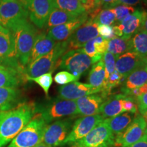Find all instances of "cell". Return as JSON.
I'll use <instances>...</instances> for the list:
<instances>
[{
  "label": "cell",
  "mask_w": 147,
  "mask_h": 147,
  "mask_svg": "<svg viewBox=\"0 0 147 147\" xmlns=\"http://www.w3.org/2000/svg\"><path fill=\"white\" fill-rule=\"evenodd\" d=\"M36 114V104L23 102L13 109L0 112V147L10 143Z\"/></svg>",
  "instance_id": "6da1fadb"
},
{
  "label": "cell",
  "mask_w": 147,
  "mask_h": 147,
  "mask_svg": "<svg viewBox=\"0 0 147 147\" xmlns=\"http://www.w3.org/2000/svg\"><path fill=\"white\" fill-rule=\"evenodd\" d=\"M14 38L18 63L25 71L29 63L31 52L38 36V29L28 20L21 21L10 30Z\"/></svg>",
  "instance_id": "7a4b0ae2"
},
{
  "label": "cell",
  "mask_w": 147,
  "mask_h": 147,
  "mask_svg": "<svg viewBox=\"0 0 147 147\" xmlns=\"http://www.w3.org/2000/svg\"><path fill=\"white\" fill-rule=\"evenodd\" d=\"M36 113H40L47 125L58 119L79 115L75 101L58 97L43 104H36Z\"/></svg>",
  "instance_id": "3957f363"
},
{
  "label": "cell",
  "mask_w": 147,
  "mask_h": 147,
  "mask_svg": "<svg viewBox=\"0 0 147 147\" xmlns=\"http://www.w3.org/2000/svg\"><path fill=\"white\" fill-rule=\"evenodd\" d=\"M67 51V41L58 42L49 53L27 66L24 71L25 78L26 77L36 78L49 71L57 69V61Z\"/></svg>",
  "instance_id": "277c9868"
},
{
  "label": "cell",
  "mask_w": 147,
  "mask_h": 147,
  "mask_svg": "<svg viewBox=\"0 0 147 147\" xmlns=\"http://www.w3.org/2000/svg\"><path fill=\"white\" fill-rule=\"evenodd\" d=\"M47 123L40 113H36L8 147H35L42 142Z\"/></svg>",
  "instance_id": "5b68a950"
},
{
  "label": "cell",
  "mask_w": 147,
  "mask_h": 147,
  "mask_svg": "<svg viewBox=\"0 0 147 147\" xmlns=\"http://www.w3.org/2000/svg\"><path fill=\"white\" fill-rule=\"evenodd\" d=\"M93 64L91 58L85 54L83 49H74L67 51L59 59L57 63V68L65 69L80 78V76L89 70Z\"/></svg>",
  "instance_id": "8992f818"
},
{
  "label": "cell",
  "mask_w": 147,
  "mask_h": 147,
  "mask_svg": "<svg viewBox=\"0 0 147 147\" xmlns=\"http://www.w3.org/2000/svg\"><path fill=\"white\" fill-rule=\"evenodd\" d=\"M29 18L28 10L20 0L0 1V25L11 30L15 25Z\"/></svg>",
  "instance_id": "52a82bcc"
},
{
  "label": "cell",
  "mask_w": 147,
  "mask_h": 147,
  "mask_svg": "<svg viewBox=\"0 0 147 147\" xmlns=\"http://www.w3.org/2000/svg\"><path fill=\"white\" fill-rule=\"evenodd\" d=\"M115 135L104 119L83 138L74 143L78 147H113Z\"/></svg>",
  "instance_id": "ba28073f"
},
{
  "label": "cell",
  "mask_w": 147,
  "mask_h": 147,
  "mask_svg": "<svg viewBox=\"0 0 147 147\" xmlns=\"http://www.w3.org/2000/svg\"><path fill=\"white\" fill-rule=\"evenodd\" d=\"M73 126V117L55 121L47 125L42 142L50 147L63 146V142L70 133Z\"/></svg>",
  "instance_id": "9c48e42d"
},
{
  "label": "cell",
  "mask_w": 147,
  "mask_h": 147,
  "mask_svg": "<svg viewBox=\"0 0 147 147\" xmlns=\"http://www.w3.org/2000/svg\"><path fill=\"white\" fill-rule=\"evenodd\" d=\"M146 123L140 114H136L125 131L115 136V145L117 147H127L134 144L146 134Z\"/></svg>",
  "instance_id": "30bf717a"
},
{
  "label": "cell",
  "mask_w": 147,
  "mask_h": 147,
  "mask_svg": "<svg viewBox=\"0 0 147 147\" xmlns=\"http://www.w3.org/2000/svg\"><path fill=\"white\" fill-rule=\"evenodd\" d=\"M0 65L12 67L24 73L18 63L14 38L10 30L0 25Z\"/></svg>",
  "instance_id": "8fae6325"
},
{
  "label": "cell",
  "mask_w": 147,
  "mask_h": 147,
  "mask_svg": "<svg viewBox=\"0 0 147 147\" xmlns=\"http://www.w3.org/2000/svg\"><path fill=\"white\" fill-rule=\"evenodd\" d=\"M30 21L39 29L46 27L55 7L53 0H27L25 3Z\"/></svg>",
  "instance_id": "7c38bea8"
},
{
  "label": "cell",
  "mask_w": 147,
  "mask_h": 147,
  "mask_svg": "<svg viewBox=\"0 0 147 147\" xmlns=\"http://www.w3.org/2000/svg\"><path fill=\"white\" fill-rule=\"evenodd\" d=\"M105 119L101 115L82 117L74 123L70 133L63 142L65 144H74L86 136L100 123Z\"/></svg>",
  "instance_id": "4fadbf2b"
},
{
  "label": "cell",
  "mask_w": 147,
  "mask_h": 147,
  "mask_svg": "<svg viewBox=\"0 0 147 147\" xmlns=\"http://www.w3.org/2000/svg\"><path fill=\"white\" fill-rule=\"evenodd\" d=\"M98 23L91 18H88L85 23L75 31L66 40L67 42V51L78 49L83 47L88 42L95 39L98 36Z\"/></svg>",
  "instance_id": "5bb4252c"
},
{
  "label": "cell",
  "mask_w": 147,
  "mask_h": 147,
  "mask_svg": "<svg viewBox=\"0 0 147 147\" xmlns=\"http://www.w3.org/2000/svg\"><path fill=\"white\" fill-rule=\"evenodd\" d=\"M100 92H101L100 89L92 87L88 83L75 81L60 87L59 89L58 98L74 101L82 97Z\"/></svg>",
  "instance_id": "9a60e30c"
},
{
  "label": "cell",
  "mask_w": 147,
  "mask_h": 147,
  "mask_svg": "<svg viewBox=\"0 0 147 147\" xmlns=\"http://www.w3.org/2000/svg\"><path fill=\"white\" fill-rule=\"evenodd\" d=\"M88 18L89 16L87 13L82 14L68 23L49 29L47 35L55 41H66L79 27L87 21Z\"/></svg>",
  "instance_id": "2e32d148"
},
{
  "label": "cell",
  "mask_w": 147,
  "mask_h": 147,
  "mask_svg": "<svg viewBox=\"0 0 147 147\" xmlns=\"http://www.w3.org/2000/svg\"><path fill=\"white\" fill-rule=\"evenodd\" d=\"M147 62V59L143 58L134 51H128L116 58L115 69L125 78L142 64Z\"/></svg>",
  "instance_id": "e0dca14e"
},
{
  "label": "cell",
  "mask_w": 147,
  "mask_h": 147,
  "mask_svg": "<svg viewBox=\"0 0 147 147\" xmlns=\"http://www.w3.org/2000/svg\"><path fill=\"white\" fill-rule=\"evenodd\" d=\"M106 98L103 95L99 94H92L82 97L76 100V102L79 115L87 117L98 115L100 113L101 106Z\"/></svg>",
  "instance_id": "ac0fdd59"
},
{
  "label": "cell",
  "mask_w": 147,
  "mask_h": 147,
  "mask_svg": "<svg viewBox=\"0 0 147 147\" xmlns=\"http://www.w3.org/2000/svg\"><path fill=\"white\" fill-rule=\"evenodd\" d=\"M146 11L136 10L135 12L125 18L118 26L122 32V37L124 39H130L134 34L142 29V21Z\"/></svg>",
  "instance_id": "d6986e66"
},
{
  "label": "cell",
  "mask_w": 147,
  "mask_h": 147,
  "mask_svg": "<svg viewBox=\"0 0 147 147\" xmlns=\"http://www.w3.org/2000/svg\"><path fill=\"white\" fill-rule=\"evenodd\" d=\"M23 100L22 92L17 88H0V112L13 109L24 102Z\"/></svg>",
  "instance_id": "ffe728a7"
},
{
  "label": "cell",
  "mask_w": 147,
  "mask_h": 147,
  "mask_svg": "<svg viewBox=\"0 0 147 147\" xmlns=\"http://www.w3.org/2000/svg\"><path fill=\"white\" fill-rule=\"evenodd\" d=\"M56 42L55 40L48 36L47 34L45 32L39 33L31 52L28 65L49 53L54 48Z\"/></svg>",
  "instance_id": "44dd1931"
},
{
  "label": "cell",
  "mask_w": 147,
  "mask_h": 147,
  "mask_svg": "<svg viewBox=\"0 0 147 147\" xmlns=\"http://www.w3.org/2000/svg\"><path fill=\"white\" fill-rule=\"evenodd\" d=\"M26 80L23 72L18 69L0 65V88H17Z\"/></svg>",
  "instance_id": "7402d4cb"
},
{
  "label": "cell",
  "mask_w": 147,
  "mask_h": 147,
  "mask_svg": "<svg viewBox=\"0 0 147 147\" xmlns=\"http://www.w3.org/2000/svg\"><path fill=\"white\" fill-rule=\"evenodd\" d=\"M108 41L102 37L97 36L83 46L84 52L91 58L93 64L102 59L104 53L107 52Z\"/></svg>",
  "instance_id": "603a6c76"
},
{
  "label": "cell",
  "mask_w": 147,
  "mask_h": 147,
  "mask_svg": "<svg viewBox=\"0 0 147 147\" xmlns=\"http://www.w3.org/2000/svg\"><path fill=\"white\" fill-rule=\"evenodd\" d=\"M125 95L120 93L110 96L104 101L100 109V115L104 119L113 118L123 113V100Z\"/></svg>",
  "instance_id": "cb8c5ba5"
},
{
  "label": "cell",
  "mask_w": 147,
  "mask_h": 147,
  "mask_svg": "<svg viewBox=\"0 0 147 147\" xmlns=\"http://www.w3.org/2000/svg\"><path fill=\"white\" fill-rule=\"evenodd\" d=\"M147 82V62L142 64L125 78L121 92L141 87Z\"/></svg>",
  "instance_id": "d4e9b609"
},
{
  "label": "cell",
  "mask_w": 147,
  "mask_h": 147,
  "mask_svg": "<svg viewBox=\"0 0 147 147\" xmlns=\"http://www.w3.org/2000/svg\"><path fill=\"white\" fill-rule=\"evenodd\" d=\"M136 115L130 113H125L113 118L105 119L108 125L115 135L121 134L131 124Z\"/></svg>",
  "instance_id": "484cf974"
},
{
  "label": "cell",
  "mask_w": 147,
  "mask_h": 147,
  "mask_svg": "<svg viewBox=\"0 0 147 147\" xmlns=\"http://www.w3.org/2000/svg\"><path fill=\"white\" fill-rule=\"evenodd\" d=\"M106 80V71L103 60L101 59L92 66L88 77V84L92 87L99 89L102 91Z\"/></svg>",
  "instance_id": "4316f807"
},
{
  "label": "cell",
  "mask_w": 147,
  "mask_h": 147,
  "mask_svg": "<svg viewBox=\"0 0 147 147\" xmlns=\"http://www.w3.org/2000/svg\"><path fill=\"white\" fill-rule=\"evenodd\" d=\"M131 51L147 59V32L141 29L130 38Z\"/></svg>",
  "instance_id": "83f0119b"
},
{
  "label": "cell",
  "mask_w": 147,
  "mask_h": 147,
  "mask_svg": "<svg viewBox=\"0 0 147 147\" xmlns=\"http://www.w3.org/2000/svg\"><path fill=\"white\" fill-rule=\"evenodd\" d=\"M78 16H74L68 12L60 10V9L55 8L49 16V19L46 25V27L48 29L51 27L58 26V25H63L67 23L69 21L76 19Z\"/></svg>",
  "instance_id": "f1b7e54d"
},
{
  "label": "cell",
  "mask_w": 147,
  "mask_h": 147,
  "mask_svg": "<svg viewBox=\"0 0 147 147\" xmlns=\"http://www.w3.org/2000/svg\"><path fill=\"white\" fill-rule=\"evenodd\" d=\"M56 8L65 11L74 16L85 14L79 0H53Z\"/></svg>",
  "instance_id": "f546056e"
},
{
  "label": "cell",
  "mask_w": 147,
  "mask_h": 147,
  "mask_svg": "<svg viewBox=\"0 0 147 147\" xmlns=\"http://www.w3.org/2000/svg\"><path fill=\"white\" fill-rule=\"evenodd\" d=\"M128 51H131L130 39L115 38L108 41V52L113 54L116 58Z\"/></svg>",
  "instance_id": "4dcf8cb0"
},
{
  "label": "cell",
  "mask_w": 147,
  "mask_h": 147,
  "mask_svg": "<svg viewBox=\"0 0 147 147\" xmlns=\"http://www.w3.org/2000/svg\"><path fill=\"white\" fill-rule=\"evenodd\" d=\"M54 71H51L42 74L41 76L36 77V78H29L26 77V80L29 81H34L38 84L40 87L43 89L44 92L47 96H49V91L51 84L53 83V73Z\"/></svg>",
  "instance_id": "1f68e13d"
},
{
  "label": "cell",
  "mask_w": 147,
  "mask_h": 147,
  "mask_svg": "<svg viewBox=\"0 0 147 147\" xmlns=\"http://www.w3.org/2000/svg\"><path fill=\"white\" fill-rule=\"evenodd\" d=\"M94 21L98 23V25H110L115 23L116 17L113 8H105L100 11V13L95 18Z\"/></svg>",
  "instance_id": "d6a6232c"
},
{
  "label": "cell",
  "mask_w": 147,
  "mask_h": 147,
  "mask_svg": "<svg viewBox=\"0 0 147 147\" xmlns=\"http://www.w3.org/2000/svg\"><path fill=\"white\" fill-rule=\"evenodd\" d=\"M113 8L115 14L116 21L118 23H121L125 18L134 13L136 10L134 7L126 5H118Z\"/></svg>",
  "instance_id": "836d02e7"
},
{
  "label": "cell",
  "mask_w": 147,
  "mask_h": 147,
  "mask_svg": "<svg viewBox=\"0 0 147 147\" xmlns=\"http://www.w3.org/2000/svg\"><path fill=\"white\" fill-rule=\"evenodd\" d=\"M78 79L67 71H59L54 77L55 82L59 85H65L72 82L77 81Z\"/></svg>",
  "instance_id": "e575fe53"
},
{
  "label": "cell",
  "mask_w": 147,
  "mask_h": 147,
  "mask_svg": "<svg viewBox=\"0 0 147 147\" xmlns=\"http://www.w3.org/2000/svg\"><path fill=\"white\" fill-rule=\"evenodd\" d=\"M102 60L104 62V67H105L106 71V79L108 78V76L114 72L115 70V56L112 53L106 52L102 57Z\"/></svg>",
  "instance_id": "d590c367"
},
{
  "label": "cell",
  "mask_w": 147,
  "mask_h": 147,
  "mask_svg": "<svg viewBox=\"0 0 147 147\" xmlns=\"http://www.w3.org/2000/svg\"><path fill=\"white\" fill-rule=\"evenodd\" d=\"M82 8L88 15L97 10H102L101 0H79Z\"/></svg>",
  "instance_id": "8d00e7d4"
},
{
  "label": "cell",
  "mask_w": 147,
  "mask_h": 147,
  "mask_svg": "<svg viewBox=\"0 0 147 147\" xmlns=\"http://www.w3.org/2000/svg\"><path fill=\"white\" fill-rule=\"evenodd\" d=\"M123 109L124 113H130L134 115H136L138 111L137 102L134 97L125 95L123 100Z\"/></svg>",
  "instance_id": "74e56055"
},
{
  "label": "cell",
  "mask_w": 147,
  "mask_h": 147,
  "mask_svg": "<svg viewBox=\"0 0 147 147\" xmlns=\"http://www.w3.org/2000/svg\"><path fill=\"white\" fill-rule=\"evenodd\" d=\"M97 32L101 37L105 38L106 40H111L115 38L113 26L105 25H99L97 27Z\"/></svg>",
  "instance_id": "f35d334b"
},
{
  "label": "cell",
  "mask_w": 147,
  "mask_h": 147,
  "mask_svg": "<svg viewBox=\"0 0 147 147\" xmlns=\"http://www.w3.org/2000/svg\"><path fill=\"white\" fill-rule=\"evenodd\" d=\"M137 102L138 110L140 115H142L147 110V92L136 99Z\"/></svg>",
  "instance_id": "ab89813d"
},
{
  "label": "cell",
  "mask_w": 147,
  "mask_h": 147,
  "mask_svg": "<svg viewBox=\"0 0 147 147\" xmlns=\"http://www.w3.org/2000/svg\"><path fill=\"white\" fill-rule=\"evenodd\" d=\"M144 1L146 3L145 0H117V5H126L129 6H134Z\"/></svg>",
  "instance_id": "60d3db41"
},
{
  "label": "cell",
  "mask_w": 147,
  "mask_h": 147,
  "mask_svg": "<svg viewBox=\"0 0 147 147\" xmlns=\"http://www.w3.org/2000/svg\"><path fill=\"white\" fill-rule=\"evenodd\" d=\"M127 147H147V134H145L138 142Z\"/></svg>",
  "instance_id": "b9f144b4"
},
{
  "label": "cell",
  "mask_w": 147,
  "mask_h": 147,
  "mask_svg": "<svg viewBox=\"0 0 147 147\" xmlns=\"http://www.w3.org/2000/svg\"><path fill=\"white\" fill-rule=\"evenodd\" d=\"M102 7L105 8H113L117 5V0H101Z\"/></svg>",
  "instance_id": "7bdbcfd3"
},
{
  "label": "cell",
  "mask_w": 147,
  "mask_h": 147,
  "mask_svg": "<svg viewBox=\"0 0 147 147\" xmlns=\"http://www.w3.org/2000/svg\"><path fill=\"white\" fill-rule=\"evenodd\" d=\"M142 29L143 30H144L145 32H147V12H145L144 18H143Z\"/></svg>",
  "instance_id": "ee69618b"
},
{
  "label": "cell",
  "mask_w": 147,
  "mask_h": 147,
  "mask_svg": "<svg viewBox=\"0 0 147 147\" xmlns=\"http://www.w3.org/2000/svg\"><path fill=\"white\" fill-rule=\"evenodd\" d=\"M143 117V118H144L145 122H146V133L147 134V110H146V111L144 112V113L142 114V115H141Z\"/></svg>",
  "instance_id": "f6af8a7d"
},
{
  "label": "cell",
  "mask_w": 147,
  "mask_h": 147,
  "mask_svg": "<svg viewBox=\"0 0 147 147\" xmlns=\"http://www.w3.org/2000/svg\"><path fill=\"white\" fill-rule=\"evenodd\" d=\"M35 147H50V146H47V144H45V143H43V142H40V144H38V145H36V146ZM73 147H78V146H75V145H74V146Z\"/></svg>",
  "instance_id": "bcb514c9"
},
{
  "label": "cell",
  "mask_w": 147,
  "mask_h": 147,
  "mask_svg": "<svg viewBox=\"0 0 147 147\" xmlns=\"http://www.w3.org/2000/svg\"><path fill=\"white\" fill-rule=\"evenodd\" d=\"M145 1H146V3H147V0H145Z\"/></svg>",
  "instance_id": "7dc6e473"
},
{
  "label": "cell",
  "mask_w": 147,
  "mask_h": 147,
  "mask_svg": "<svg viewBox=\"0 0 147 147\" xmlns=\"http://www.w3.org/2000/svg\"><path fill=\"white\" fill-rule=\"evenodd\" d=\"M1 1V0H0V1Z\"/></svg>",
  "instance_id": "c3c4849f"
}]
</instances>
